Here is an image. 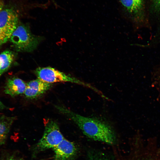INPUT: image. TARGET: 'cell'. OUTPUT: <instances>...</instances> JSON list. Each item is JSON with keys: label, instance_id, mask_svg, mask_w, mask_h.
I'll return each mask as SVG.
<instances>
[{"label": "cell", "instance_id": "1", "mask_svg": "<svg viewBox=\"0 0 160 160\" xmlns=\"http://www.w3.org/2000/svg\"><path fill=\"white\" fill-rule=\"evenodd\" d=\"M60 113L74 122L87 137L94 140L110 144L115 141V136L111 127L105 122L97 118L80 115L63 105H56Z\"/></svg>", "mask_w": 160, "mask_h": 160}, {"label": "cell", "instance_id": "2", "mask_svg": "<svg viewBox=\"0 0 160 160\" xmlns=\"http://www.w3.org/2000/svg\"><path fill=\"white\" fill-rule=\"evenodd\" d=\"M39 38L32 34L29 28L23 24L18 25L9 40L17 51L31 52L36 48Z\"/></svg>", "mask_w": 160, "mask_h": 160}, {"label": "cell", "instance_id": "3", "mask_svg": "<svg viewBox=\"0 0 160 160\" xmlns=\"http://www.w3.org/2000/svg\"><path fill=\"white\" fill-rule=\"evenodd\" d=\"M34 72L37 78L47 83L70 82L89 88L98 94L100 92V91L91 84L51 67H39Z\"/></svg>", "mask_w": 160, "mask_h": 160}, {"label": "cell", "instance_id": "4", "mask_svg": "<svg viewBox=\"0 0 160 160\" xmlns=\"http://www.w3.org/2000/svg\"><path fill=\"white\" fill-rule=\"evenodd\" d=\"M44 122L43 135L34 148L36 152L53 148L64 139L56 122L49 119H44Z\"/></svg>", "mask_w": 160, "mask_h": 160}, {"label": "cell", "instance_id": "5", "mask_svg": "<svg viewBox=\"0 0 160 160\" xmlns=\"http://www.w3.org/2000/svg\"><path fill=\"white\" fill-rule=\"evenodd\" d=\"M52 84L37 78L26 83L24 94L27 98L31 99L36 98L49 90L52 86Z\"/></svg>", "mask_w": 160, "mask_h": 160}, {"label": "cell", "instance_id": "6", "mask_svg": "<svg viewBox=\"0 0 160 160\" xmlns=\"http://www.w3.org/2000/svg\"><path fill=\"white\" fill-rule=\"evenodd\" d=\"M53 149L55 160H71L77 152L75 144L65 138Z\"/></svg>", "mask_w": 160, "mask_h": 160}, {"label": "cell", "instance_id": "7", "mask_svg": "<svg viewBox=\"0 0 160 160\" xmlns=\"http://www.w3.org/2000/svg\"><path fill=\"white\" fill-rule=\"evenodd\" d=\"M18 23V15L13 9L3 8L0 12V28L12 33Z\"/></svg>", "mask_w": 160, "mask_h": 160}, {"label": "cell", "instance_id": "8", "mask_svg": "<svg viewBox=\"0 0 160 160\" xmlns=\"http://www.w3.org/2000/svg\"><path fill=\"white\" fill-rule=\"evenodd\" d=\"M26 86V83L21 79L15 77H11L6 81L4 92L13 97L24 94Z\"/></svg>", "mask_w": 160, "mask_h": 160}, {"label": "cell", "instance_id": "9", "mask_svg": "<svg viewBox=\"0 0 160 160\" xmlns=\"http://www.w3.org/2000/svg\"><path fill=\"white\" fill-rule=\"evenodd\" d=\"M122 7L134 18H139L143 0H119Z\"/></svg>", "mask_w": 160, "mask_h": 160}, {"label": "cell", "instance_id": "10", "mask_svg": "<svg viewBox=\"0 0 160 160\" xmlns=\"http://www.w3.org/2000/svg\"><path fill=\"white\" fill-rule=\"evenodd\" d=\"M15 119L14 117L4 115L0 116V146L5 143L11 127Z\"/></svg>", "mask_w": 160, "mask_h": 160}, {"label": "cell", "instance_id": "11", "mask_svg": "<svg viewBox=\"0 0 160 160\" xmlns=\"http://www.w3.org/2000/svg\"><path fill=\"white\" fill-rule=\"evenodd\" d=\"M13 53L9 50H6L0 54V77L9 68L14 59Z\"/></svg>", "mask_w": 160, "mask_h": 160}, {"label": "cell", "instance_id": "12", "mask_svg": "<svg viewBox=\"0 0 160 160\" xmlns=\"http://www.w3.org/2000/svg\"><path fill=\"white\" fill-rule=\"evenodd\" d=\"M146 151L142 152L136 160H160L157 155L152 152Z\"/></svg>", "mask_w": 160, "mask_h": 160}, {"label": "cell", "instance_id": "13", "mask_svg": "<svg viewBox=\"0 0 160 160\" xmlns=\"http://www.w3.org/2000/svg\"><path fill=\"white\" fill-rule=\"evenodd\" d=\"M12 33L0 28V47L9 40Z\"/></svg>", "mask_w": 160, "mask_h": 160}, {"label": "cell", "instance_id": "14", "mask_svg": "<svg viewBox=\"0 0 160 160\" xmlns=\"http://www.w3.org/2000/svg\"><path fill=\"white\" fill-rule=\"evenodd\" d=\"M155 9L160 11V0H151Z\"/></svg>", "mask_w": 160, "mask_h": 160}, {"label": "cell", "instance_id": "15", "mask_svg": "<svg viewBox=\"0 0 160 160\" xmlns=\"http://www.w3.org/2000/svg\"><path fill=\"white\" fill-rule=\"evenodd\" d=\"M3 160H21V159L13 155H9Z\"/></svg>", "mask_w": 160, "mask_h": 160}, {"label": "cell", "instance_id": "16", "mask_svg": "<svg viewBox=\"0 0 160 160\" xmlns=\"http://www.w3.org/2000/svg\"><path fill=\"white\" fill-rule=\"evenodd\" d=\"M4 5L3 0H0V12L4 8Z\"/></svg>", "mask_w": 160, "mask_h": 160}, {"label": "cell", "instance_id": "17", "mask_svg": "<svg viewBox=\"0 0 160 160\" xmlns=\"http://www.w3.org/2000/svg\"><path fill=\"white\" fill-rule=\"evenodd\" d=\"M6 107L0 101V109H3L6 108Z\"/></svg>", "mask_w": 160, "mask_h": 160}, {"label": "cell", "instance_id": "18", "mask_svg": "<svg viewBox=\"0 0 160 160\" xmlns=\"http://www.w3.org/2000/svg\"><path fill=\"white\" fill-rule=\"evenodd\" d=\"M92 160H103L102 159H93Z\"/></svg>", "mask_w": 160, "mask_h": 160}]
</instances>
